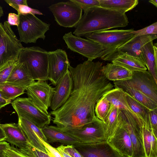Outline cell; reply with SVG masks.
I'll list each match as a JSON object with an SVG mask.
<instances>
[{"label":"cell","instance_id":"cell-1","mask_svg":"<svg viewBox=\"0 0 157 157\" xmlns=\"http://www.w3.org/2000/svg\"><path fill=\"white\" fill-rule=\"evenodd\" d=\"M102 63L88 60L69 70L73 78V88L66 102L51 111L52 122L61 129L79 128L97 117L94 108L103 95L114 85L102 74Z\"/></svg>","mask_w":157,"mask_h":157},{"label":"cell","instance_id":"cell-2","mask_svg":"<svg viewBox=\"0 0 157 157\" xmlns=\"http://www.w3.org/2000/svg\"><path fill=\"white\" fill-rule=\"evenodd\" d=\"M84 12L72 33L76 36L81 37L93 32L125 27L129 23L125 13L101 6L92 7Z\"/></svg>","mask_w":157,"mask_h":157},{"label":"cell","instance_id":"cell-3","mask_svg":"<svg viewBox=\"0 0 157 157\" xmlns=\"http://www.w3.org/2000/svg\"><path fill=\"white\" fill-rule=\"evenodd\" d=\"M17 61L22 63L35 80H48V52L38 46L24 47Z\"/></svg>","mask_w":157,"mask_h":157},{"label":"cell","instance_id":"cell-4","mask_svg":"<svg viewBox=\"0 0 157 157\" xmlns=\"http://www.w3.org/2000/svg\"><path fill=\"white\" fill-rule=\"evenodd\" d=\"M23 48L8 21L0 22V69L17 62Z\"/></svg>","mask_w":157,"mask_h":157},{"label":"cell","instance_id":"cell-5","mask_svg":"<svg viewBox=\"0 0 157 157\" xmlns=\"http://www.w3.org/2000/svg\"><path fill=\"white\" fill-rule=\"evenodd\" d=\"M132 29H112L98 31L87 34L83 36L87 39L100 44L104 49L102 58L123 45L135 35Z\"/></svg>","mask_w":157,"mask_h":157},{"label":"cell","instance_id":"cell-6","mask_svg":"<svg viewBox=\"0 0 157 157\" xmlns=\"http://www.w3.org/2000/svg\"><path fill=\"white\" fill-rule=\"evenodd\" d=\"M18 15L19 23L17 31L21 42L36 43L39 39H45V34L49 29V24L33 14Z\"/></svg>","mask_w":157,"mask_h":157},{"label":"cell","instance_id":"cell-7","mask_svg":"<svg viewBox=\"0 0 157 157\" xmlns=\"http://www.w3.org/2000/svg\"><path fill=\"white\" fill-rule=\"evenodd\" d=\"M48 9L57 23L64 27H75L82 16V9L71 0L52 4Z\"/></svg>","mask_w":157,"mask_h":157},{"label":"cell","instance_id":"cell-8","mask_svg":"<svg viewBox=\"0 0 157 157\" xmlns=\"http://www.w3.org/2000/svg\"><path fill=\"white\" fill-rule=\"evenodd\" d=\"M63 38L67 48L71 51L92 61L103 55L104 49L98 44L91 40L74 35L71 32L64 34Z\"/></svg>","mask_w":157,"mask_h":157},{"label":"cell","instance_id":"cell-9","mask_svg":"<svg viewBox=\"0 0 157 157\" xmlns=\"http://www.w3.org/2000/svg\"><path fill=\"white\" fill-rule=\"evenodd\" d=\"M17 115H24L30 119L39 128L48 125L51 116L34 104L28 98H17L11 102Z\"/></svg>","mask_w":157,"mask_h":157},{"label":"cell","instance_id":"cell-10","mask_svg":"<svg viewBox=\"0 0 157 157\" xmlns=\"http://www.w3.org/2000/svg\"><path fill=\"white\" fill-rule=\"evenodd\" d=\"M59 129L83 144L94 143L107 140L104 123L98 118L79 128Z\"/></svg>","mask_w":157,"mask_h":157},{"label":"cell","instance_id":"cell-11","mask_svg":"<svg viewBox=\"0 0 157 157\" xmlns=\"http://www.w3.org/2000/svg\"><path fill=\"white\" fill-rule=\"evenodd\" d=\"M121 111L122 117L121 124L128 133L132 144V157H146L142 132L143 124L137 121L128 112Z\"/></svg>","mask_w":157,"mask_h":157},{"label":"cell","instance_id":"cell-12","mask_svg":"<svg viewBox=\"0 0 157 157\" xmlns=\"http://www.w3.org/2000/svg\"><path fill=\"white\" fill-rule=\"evenodd\" d=\"M26 93L33 102L39 107L48 112L50 107L55 88L46 81H34L26 89Z\"/></svg>","mask_w":157,"mask_h":157},{"label":"cell","instance_id":"cell-13","mask_svg":"<svg viewBox=\"0 0 157 157\" xmlns=\"http://www.w3.org/2000/svg\"><path fill=\"white\" fill-rule=\"evenodd\" d=\"M48 80L56 86L59 79L69 70L70 65L66 52L60 49L48 52Z\"/></svg>","mask_w":157,"mask_h":157},{"label":"cell","instance_id":"cell-14","mask_svg":"<svg viewBox=\"0 0 157 157\" xmlns=\"http://www.w3.org/2000/svg\"><path fill=\"white\" fill-rule=\"evenodd\" d=\"M157 38V35L134 36L123 45L101 59L105 61H111L117 57L123 54L140 57L141 48L146 44L153 41Z\"/></svg>","mask_w":157,"mask_h":157},{"label":"cell","instance_id":"cell-15","mask_svg":"<svg viewBox=\"0 0 157 157\" xmlns=\"http://www.w3.org/2000/svg\"><path fill=\"white\" fill-rule=\"evenodd\" d=\"M136 90L157 103V83L148 71L132 72L128 80Z\"/></svg>","mask_w":157,"mask_h":157},{"label":"cell","instance_id":"cell-16","mask_svg":"<svg viewBox=\"0 0 157 157\" xmlns=\"http://www.w3.org/2000/svg\"><path fill=\"white\" fill-rule=\"evenodd\" d=\"M74 147L84 157H125L107 140L94 143H82Z\"/></svg>","mask_w":157,"mask_h":157},{"label":"cell","instance_id":"cell-17","mask_svg":"<svg viewBox=\"0 0 157 157\" xmlns=\"http://www.w3.org/2000/svg\"><path fill=\"white\" fill-rule=\"evenodd\" d=\"M73 84L72 75L69 70L59 79L54 87L50 107L52 111L58 109L66 102L72 91Z\"/></svg>","mask_w":157,"mask_h":157},{"label":"cell","instance_id":"cell-18","mask_svg":"<svg viewBox=\"0 0 157 157\" xmlns=\"http://www.w3.org/2000/svg\"><path fill=\"white\" fill-rule=\"evenodd\" d=\"M18 124L27 137L31 145L46 152L45 147L37 136L48 142L42 128H39L28 117L24 115H17ZM47 153V152H46Z\"/></svg>","mask_w":157,"mask_h":157},{"label":"cell","instance_id":"cell-19","mask_svg":"<svg viewBox=\"0 0 157 157\" xmlns=\"http://www.w3.org/2000/svg\"><path fill=\"white\" fill-rule=\"evenodd\" d=\"M6 136L5 141L24 153L31 150V144L18 124H0Z\"/></svg>","mask_w":157,"mask_h":157},{"label":"cell","instance_id":"cell-20","mask_svg":"<svg viewBox=\"0 0 157 157\" xmlns=\"http://www.w3.org/2000/svg\"><path fill=\"white\" fill-rule=\"evenodd\" d=\"M122 117L119 125L108 141L123 155L125 157H132V144L128 133L121 125Z\"/></svg>","mask_w":157,"mask_h":157},{"label":"cell","instance_id":"cell-21","mask_svg":"<svg viewBox=\"0 0 157 157\" xmlns=\"http://www.w3.org/2000/svg\"><path fill=\"white\" fill-rule=\"evenodd\" d=\"M34 81L24 65L17 61L6 83L26 90L27 87Z\"/></svg>","mask_w":157,"mask_h":157},{"label":"cell","instance_id":"cell-22","mask_svg":"<svg viewBox=\"0 0 157 157\" xmlns=\"http://www.w3.org/2000/svg\"><path fill=\"white\" fill-rule=\"evenodd\" d=\"M153 41L147 43L141 48L140 57L157 83V43L154 44Z\"/></svg>","mask_w":157,"mask_h":157},{"label":"cell","instance_id":"cell-23","mask_svg":"<svg viewBox=\"0 0 157 157\" xmlns=\"http://www.w3.org/2000/svg\"><path fill=\"white\" fill-rule=\"evenodd\" d=\"M113 83L115 88L121 89L124 92L139 101L149 110L157 108V103L136 89L128 80L114 81Z\"/></svg>","mask_w":157,"mask_h":157},{"label":"cell","instance_id":"cell-24","mask_svg":"<svg viewBox=\"0 0 157 157\" xmlns=\"http://www.w3.org/2000/svg\"><path fill=\"white\" fill-rule=\"evenodd\" d=\"M48 142L77 146L82 144L76 139L59 129L56 126L48 125L42 128Z\"/></svg>","mask_w":157,"mask_h":157},{"label":"cell","instance_id":"cell-25","mask_svg":"<svg viewBox=\"0 0 157 157\" xmlns=\"http://www.w3.org/2000/svg\"><path fill=\"white\" fill-rule=\"evenodd\" d=\"M142 132L146 157L157 156V138L151 128L149 115L142 127Z\"/></svg>","mask_w":157,"mask_h":157},{"label":"cell","instance_id":"cell-26","mask_svg":"<svg viewBox=\"0 0 157 157\" xmlns=\"http://www.w3.org/2000/svg\"><path fill=\"white\" fill-rule=\"evenodd\" d=\"M103 97L116 108L121 110L128 112L140 123L144 124L140 121L136 115L130 108L126 99L125 93L121 89L113 88L105 94Z\"/></svg>","mask_w":157,"mask_h":157},{"label":"cell","instance_id":"cell-27","mask_svg":"<svg viewBox=\"0 0 157 157\" xmlns=\"http://www.w3.org/2000/svg\"><path fill=\"white\" fill-rule=\"evenodd\" d=\"M111 62L132 72L145 71L147 70L144 62L140 57L126 54L118 56Z\"/></svg>","mask_w":157,"mask_h":157},{"label":"cell","instance_id":"cell-28","mask_svg":"<svg viewBox=\"0 0 157 157\" xmlns=\"http://www.w3.org/2000/svg\"><path fill=\"white\" fill-rule=\"evenodd\" d=\"M102 74L109 81L127 80L132 78V72L113 63L103 66Z\"/></svg>","mask_w":157,"mask_h":157},{"label":"cell","instance_id":"cell-29","mask_svg":"<svg viewBox=\"0 0 157 157\" xmlns=\"http://www.w3.org/2000/svg\"><path fill=\"white\" fill-rule=\"evenodd\" d=\"M100 6L122 13L132 10L138 4V0H98Z\"/></svg>","mask_w":157,"mask_h":157},{"label":"cell","instance_id":"cell-30","mask_svg":"<svg viewBox=\"0 0 157 157\" xmlns=\"http://www.w3.org/2000/svg\"><path fill=\"white\" fill-rule=\"evenodd\" d=\"M122 115L121 110L111 104L105 122L104 123L107 140L112 136L119 125Z\"/></svg>","mask_w":157,"mask_h":157},{"label":"cell","instance_id":"cell-31","mask_svg":"<svg viewBox=\"0 0 157 157\" xmlns=\"http://www.w3.org/2000/svg\"><path fill=\"white\" fill-rule=\"evenodd\" d=\"M125 93L126 99L130 108L140 121L144 123L150 110L128 94Z\"/></svg>","mask_w":157,"mask_h":157},{"label":"cell","instance_id":"cell-32","mask_svg":"<svg viewBox=\"0 0 157 157\" xmlns=\"http://www.w3.org/2000/svg\"><path fill=\"white\" fill-rule=\"evenodd\" d=\"M25 90L22 88L6 83L0 87V91L3 96L7 100L11 101L23 94Z\"/></svg>","mask_w":157,"mask_h":157},{"label":"cell","instance_id":"cell-33","mask_svg":"<svg viewBox=\"0 0 157 157\" xmlns=\"http://www.w3.org/2000/svg\"><path fill=\"white\" fill-rule=\"evenodd\" d=\"M111 104L104 97H102L97 102L94 108L96 117L103 123L105 122L109 113Z\"/></svg>","mask_w":157,"mask_h":157},{"label":"cell","instance_id":"cell-34","mask_svg":"<svg viewBox=\"0 0 157 157\" xmlns=\"http://www.w3.org/2000/svg\"><path fill=\"white\" fill-rule=\"evenodd\" d=\"M132 33L135 36L157 35V22H156L142 29L137 30H134Z\"/></svg>","mask_w":157,"mask_h":157},{"label":"cell","instance_id":"cell-35","mask_svg":"<svg viewBox=\"0 0 157 157\" xmlns=\"http://www.w3.org/2000/svg\"><path fill=\"white\" fill-rule=\"evenodd\" d=\"M71 1L78 5L84 12L92 7L100 6L98 0H71Z\"/></svg>","mask_w":157,"mask_h":157},{"label":"cell","instance_id":"cell-36","mask_svg":"<svg viewBox=\"0 0 157 157\" xmlns=\"http://www.w3.org/2000/svg\"><path fill=\"white\" fill-rule=\"evenodd\" d=\"M16 62L0 69V87L6 83Z\"/></svg>","mask_w":157,"mask_h":157},{"label":"cell","instance_id":"cell-37","mask_svg":"<svg viewBox=\"0 0 157 157\" xmlns=\"http://www.w3.org/2000/svg\"><path fill=\"white\" fill-rule=\"evenodd\" d=\"M37 136L42 144L44 146L47 153L51 157H63L56 148L50 145L48 142L44 141L37 135Z\"/></svg>","mask_w":157,"mask_h":157},{"label":"cell","instance_id":"cell-38","mask_svg":"<svg viewBox=\"0 0 157 157\" xmlns=\"http://www.w3.org/2000/svg\"><path fill=\"white\" fill-rule=\"evenodd\" d=\"M5 157H28L14 146H10L5 151Z\"/></svg>","mask_w":157,"mask_h":157},{"label":"cell","instance_id":"cell-39","mask_svg":"<svg viewBox=\"0 0 157 157\" xmlns=\"http://www.w3.org/2000/svg\"><path fill=\"white\" fill-rule=\"evenodd\" d=\"M149 117L151 128L155 136L157 137V108L150 110Z\"/></svg>","mask_w":157,"mask_h":157},{"label":"cell","instance_id":"cell-40","mask_svg":"<svg viewBox=\"0 0 157 157\" xmlns=\"http://www.w3.org/2000/svg\"><path fill=\"white\" fill-rule=\"evenodd\" d=\"M18 14H32L35 15H43V14L38 10L33 9L28 5H21L19 6Z\"/></svg>","mask_w":157,"mask_h":157},{"label":"cell","instance_id":"cell-41","mask_svg":"<svg viewBox=\"0 0 157 157\" xmlns=\"http://www.w3.org/2000/svg\"><path fill=\"white\" fill-rule=\"evenodd\" d=\"M60 147L72 157H84L73 145H61Z\"/></svg>","mask_w":157,"mask_h":157},{"label":"cell","instance_id":"cell-42","mask_svg":"<svg viewBox=\"0 0 157 157\" xmlns=\"http://www.w3.org/2000/svg\"><path fill=\"white\" fill-rule=\"evenodd\" d=\"M4 1L17 12L20 5H28L26 0H5Z\"/></svg>","mask_w":157,"mask_h":157},{"label":"cell","instance_id":"cell-43","mask_svg":"<svg viewBox=\"0 0 157 157\" xmlns=\"http://www.w3.org/2000/svg\"><path fill=\"white\" fill-rule=\"evenodd\" d=\"M7 21L10 26L15 25L17 27L19 23V15L15 13H9Z\"/></svg>","mask_w":157,"mask_h":157},{"label":"cell","instance_id":"cell-44","mask_svg":"<svg viewBox=\"0 0 157 157\" xmlns=\"http://www.w3.org/2000/svg\"><path fill=\"white\" fill-rule=\"evenodd\" d=\"M31 145L32 151L36 157H51L46 152Z\"/></svg>","mask_w":157,"mask_h":157},{"label":"cell","instance_id":"cell-45","mask_svg":"<svg viewBox=\"0 0 157 157\" xmlns=\"http://www.w3.org/2000/svg\"><path fill=\"white\" fill-rule=\"evenodd\" d=\"M10 146L5 141L0 142V157H5V151Z\"/></svg>","mask_w":157,"mask_h":157},{"label":"cell","instance_id":"cell-46","mask_svg":"<svg viewBox=\"0 0 157 157\" xmlns=\"http://www.w3.org/2000/svg\"><path fill=\"white\" fill-rule=\"evenodd\" d=\"M11 103V101H8L4 97L0 91V110Z\"/></svg>","mask_w":157,"mask_h":157},{"label":"cell","instance_id":"cell-47","mask_svg":"<svg viewBox=\"0 0 157 157\" xmlns=\"http://www.w3.org/2000/svg\"><path fill=\"white\" fill-rule=\"evenodd\" d=\"M56 149L59 151V152L61 154L63 157H72L69 155L68 153H67L64 151L60 147L58 146L57 148Z\"/></svg>","mask_w":157,"mask_h":157},{"label":"cell","instance_id":"cell-48","mask_svg":"<svg viewBox=\"0 0 157 157\" xmlns=\"http://www.w3.org/2000/svg\"><path fill=\"white\" fill-rule=\"evenodd\" d=\"M6 136L4 131L1 126L0 124V142L5 141Z\"/></svg>","mask_w":157,"mask_h":157},{"label":"cell","instance_id":"cell-49","mask_svg":"<svg viewBox=\"0 0 157 157\" xmlns=\"http://www.w3.org/2000/svg\"><path fill=\"white\" fill-rule=\"evenodd\" d=\"M149 2L153 5L156 7H157V0H150Z\"/></svg>","mask_w":157,"mask_h":157},{"label":"cell","instance_id":"cell-50","mask_svg":"<svg viewBox=\"0 0 157 157\" xmlns=\"http://www.w3.org/2000/svg\"><path fill=\"white\" fill-rule=\"evenodd\" d=\"M3 14L4 12L2 7L0 5V20L1 17L3 16Z\"/></svg>","mask_w":157,"mask_h":157},{"label":"cell","instance_id":"cell-51","mask_svg":"<svg viewBox=\"0 0 157 157\" xmlns=\"http://www.w3.org/2000/svg\"><path fill=\"white\" fill-rule=\"evenodd\" d=\"M157 157V156H155V157Z\"/></svg>","mask_w":157,"mask_h":157}]
</instances>
